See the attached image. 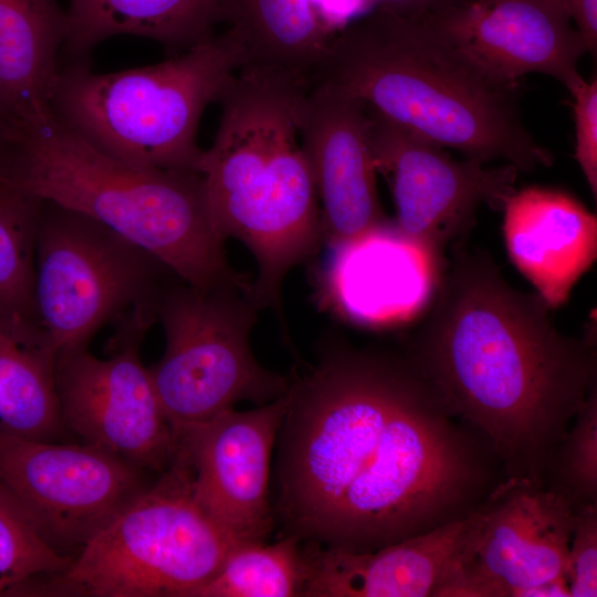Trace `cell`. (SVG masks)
Segmentation results:
<instances>
[{
	"label": "cell",
	"mask_w": 597,
	"mask_h": 597,
	"mask_svg": "<svg viewBox=\"0 0 597 597\" xmlns=\"http://www.w3.org/2000/svg\"><path fill=\"white\" fill-rule=\"evenodd\" d=\"M502 210L512 263L551 310L562 306L596 260V214L574 196L540 186L515 190Z\"/></svg>",
	"instance_id": "d6986e66"
},
{
	"label": "cell",
	"mask_w": 597,
	"mask_h": 597,
	"mask_svg": "<svg viewBox=\"0 0 597 597\" xmlns=\"http://www.w3.org/2000/svg\"><path fill=\"white\" fill-rule=\"evenodd\" d=\"M406 354L449 412L479 432L504 478L543 485L554 451L597 388L596 336L561 332L536 294L513 287L457 239Z\"/></svg>",
	"instance_id": "7a4b0ae2"
},
{
	"label": "cell",
	"mask_w": 597,
	"mask_h": 597,
	"mask_svg": "<svg viewBox=\"0 0 597 597\" xmlns=\"http://www.w3.org/2000/svg\"><path fill=\"white\" fill-rule=\"evenodd\" d=\"M66 31L56 0H0V119L11 129L51 113Z\"/></svg>",
	"instance_id": "ffe728a7"
},
{
	"label": "cell",
	"mask_w": 597,
	"mask_h": 597,
	"mask_svg": "<svg viewBox=\"0 0 597 597\" xmlns=\"http://www.w3.org/2000/svg\"><path fill=\"white\" fill-rule=\"evenodd\" d=\"M332 251L323 300L342 317L368 328L423 315L447 261L390 220Z\"/></svg>",
	"instance_id": "e0dca14e"
},
{
	"label": "cell",
	"mask_w": 597,
	"mask_h": 597,
	"mask_svg": "<svg viewBox=\"0 0 597 597\" xmlns=\"http://www.w3.org/2000/svg\"><path fill=\"white\" fill-rule=\"evenodd\" d=\"M242 66L224 30L160 63L113 73L83 61L60 67L53 115L104 153L127 164L198 172L201 116Z\"/></svg>",
	"instance_id": "8992f818"
},
{
	"label": "cell",
	"mask_w": 597,
	"mask_h": 597,
	"mask_svg": "<svg viewBox=\"0 0 597 597\" xmlns=\"http://www.w3.org/2000/svg\"><path fill=\"white\" fill-rule=\"evenodd\" d=\"M155 311L165 350L148 371L174 433L239 401L262 406L287 392L290 377L264 368L253 355L250 337L260 310L248 293L175 279Z\"/></svg>",
	"instance_id": "ba28073f"
},
{
	"label": "cell",
	"mask_w": 597,
	"mask_h": 597,
	"mask_svg": "<svg viewBox=\"0 0 597 597\" xmlns=\"http://www.w3.org/2000/svg\"><path fill=\"white\" fill-rule=\"evenodd\" d=\"M301 540L287 534L273 543L234 545L218 572L192 597L302 596L306 559Z\"/></svg>",
	"instance_id": "d4e9b609"
},
{
	"label": "cell",
	"mask_w": 597,
	"mask_h": 597,
	"mask_svg": "<svg viewBox=\"0 0 597 597\" xmlns=\"http://www.w3.org/2000/svg\"><path fill=\"white\" fill-rule=\"evenodd\" d=\"M377 8L396 15L423 21L446 8L464 0H373Z\"/></svg>",
	"instance_id": "4dcf8cb0"
},
{
	"label": "cell",
	"mask_w": 597,
	"mask_h": 597,
	"mask_svg": "<svg viewBox=\"0 0 597 597\" xmlns=\"http://www.w3.org/2000/svg\"><path fill=\"white\" fill-rule=\"evenodd\" d=\"M43 200L0 182V328L45 338L35 312V243Z\"/></svg>",
	"instance_id": "cb8c5ba5"
},
{
	"label": "cell",
	"mask_w": 597,
	"mask_h": 597,
	"mask_svg": "<svg viewBox=\"0 0 597 597\" xmlns=\"http://www.w3.org/2000/svg\"><path fill=\"white\" fill-rule=\"evenodd\" d=\"M308 88L285 75L240 69L219 101V126L198 165L216 228L249 250L258 281L270 286L324 243L297 123Z\"/></svg>",
	"instance_id": "5b68a950"
},
{
	"label": "cell",
	"mask_w": 597,
	"mask_h": 597,
	"mask_svg": "<svg viewBox=\"0 0 597 597\" xmlns=\"http://www.w3.org/2000/svg\"><path fill=\"white\" fill-rule=\"evenodd\" d=\"M574 523L557 493L504 478L481 504L478 532L440 597H569Z\"/></svg>",
	"instance_id": "7c38bea8"
},
{
	"label": "cell",
	"mask_w": 597,
	"mask_h": 597,
	"mask_svg": "<svg viewBox=\"0 0 597 597\" xmlns=\"http://www.w3.org/2000/svg\"><path fill=\"white\" fill-rule=\"evenodd\" d=\"M155 320L153 305L133 308L121 317L107 358L86 349L59 356L54 378L67 430L85 443L160 474L175 458L177 440L139 356Z\"/></svg>",
	"instance_id": "30bf717a"
},
{
	"label": "cell",
	"mask_w": 597,
	"mask_h": 597,
	"mask_svg": "<svg viewBox=\"0 0 597 597\" xmlns=\"http://www.w3.org/2000/svg\"><path fill=\"white\" fill-rule=\"evenodd\" d=\"M297 123L324 243L337 248L386 222L365 104L332 85L315 83L301 97Z\"/></svg>",
	"instance_id": "2e32d148"
},
{
	"label": "cell",
	"mask_w": 597,
	"mask_h": 597,
	"mask_svg": "<svg viewBox=\"0 0 597 597\" xmlns=\"http://www.w3.org/2000/svg\"><path fill=\"white\" fill-rule=\"evenodd\" d=\"M0 182L100 222L189 285L251 289L228 260L199 172L122 161L51 111L18 127L3 146Z\"/></svg>",
	"instance_id": "277c9868"
},
{
	"label": "cell",
	"mask_w": 597,
	"mask_h": 597,
	"mask_svg": "<svg viewBox=\"0 0 597 597\" xmlns=\"http://www.w3.org/2000/svg\"><path fill=\"white\" fill-rule=\"evenodd\" d=\"M469 516L373 552L310 543L304 548L307 597H439L480 525Z\"/></svg>",
	"instance_id": "ac0fdd59"
},
{
	"label": "cell",
	"mask_w": 597,
	"mask_h": 597,
	"mask_svg": "<svg viewBox=\"0 0 597 597\" xmlns=\"http://www.w3.org/2000/svg\"><path fill=\"white\" fill-rule=\"evenodd\" d=\"M220 22L238 44L242 66L312 85L341 28L317 0H221Z\"/></svg>",
	"instance_id": "44dd1931"
},
{
	"label": "cell",
	"mask_w": 597,
	"mask_h": 597,
	"mask_svg": "<svg viewBox=\"0 0 597 597\" xmlns=\"http://www.w3.org/2000/svg\"><path fill=\"white\" fill-rule=\"evenodd\" d=\"M287 398L277 510L301 541L373 552L469 516L504 479L406 353L329 342Z\"/></svg>",
	"instance_id": "6da1fadb"
},
{
	"label": "cell",
	"mask_w": 597,
	"mask_h": 597,
	"mask_svg": "<svg viewBox=\"0 0 597 597\" xmlns=\"http://www.w3.org/2000/svg\"><path fill=\"white\" fill-rule=\"evenodd\" d=\"M10 128L0 119V149L8 142Z\"/></svg>",
	"instance_id": "1f68e13d"
},
{
	"label": "cell",
	"mask_w": 597,
	"mask_h": 597,
	"mask_svg": "<svg viewBox=\"0 0 597 597\" xmlns=\"http://www.w3.org/2000/svg\"><path fill=\"white\" fill-rule=\"evenodd\" d=\"M569 14L580 33L587 52L596 54L597 49V0H557Z\"/></svg>",
	"instance_id": "f546056e"
},
{
	"label": "cell",
	"mask_w": 597,
	"mask_h": 597,
	"mask_svg": "<svg viewBox=\"0 0 597 597\" xmlns=\"http://www.w3.org/2000/svg\"><path fill=\"white\" fill-rule=\"evenodd\" d=\"M366 106V105H365ZM368 109L377 172L387 179L397 227L444 255L470 228L482 205L502 210L515 189V167L463 158L421 139Z\"/></svg>",
	"instance_id": "4fadbf2b"
},
{
	"label": "cell",
	"mask_w": 597,
	"mask_h": 597,
	"mask_svg": "<svg viewBox=\"0 0 597 597\" xmlns=\"http://www.w3.org/2000/svg\"><path fill=\"white\" fill-rule=\"evenodd\" d=\"M164 264L100 222L43 201L35 243L39 325L59 356L133 308L156 305L170 280ZM174 274V273H172Z\"/></svg>",
	"instance_id": "9c48e42d"
},
{
	"label": "cell",
	"mask_w": 597,
	"mask_h": 597,
	"mask_svg": "<svg viewBox=\"0 0 597 597\" xmlns=\"http://www.w3.org/2000/svg\"><path fill=\"white\" fill-rule=\"evenodd\" d=\"M567 553L569 597L597 596V504L576 511Z\"/></svg>",
	"instance_id": "83f0119b"
},
{
	"label": "cell",
	"mask_w": 597,
	"mask_h": 597,
	"mask_svg": "<svg viewBox=\"0 0 597 597\" xmlns=\"http://www.w3.org/2000/svg\"><path fill=\"white\" fill-rule=\"evenodd\" d=\"M543 485L573 511L597 504V388L554 451Z\"/></svg>",
	"instance_id": "4316f807"
},
{
	"label": "cell",
	"mask_w": 597,
	"mask_h": 597,
	"mask_svg": "<svg viewBox=\"0 0 597 597\" xmlns=\"http://www.w3.org/2000/svg\"><path fill=\"white\" fill-rule=\"evenodd\" d=\"M423 21L501 81L542 73L570 92L584 80L587 48L557 0H464Z\"/></svg>",
	"instance_id": "9a60e30c"
},
{
	"label": "cell",
	"mask_w": 597,
	"mask_h": 597,
	"mask_svg": "<svg viewBox=\"0 0 597 597\" xmlns=\"http://www.w3.org/2000/svg\"><path fill=\"white\" fill-rule=\"evenodd\" d=\"M147 473L85 442L31 440L0 427V483L63 556L74 557L143 493Z\"/></svg>",
	"instance_id": "8fae6325"
},
{
	"label": "cell",
	"mask_w": 597,
	"mask_h": 597,
	"mask_svg": "<svg viewBox=\"0 0 597 597\" xmlns=\"http://www.w3.org/2000/svg\"><path fill=\"white\" fill-rule=\"evenodd\" d=\"M56 354L48 342L0 328V427L15 436L55 441L66 431L55 388Z\"/></svg>",
	"instance_id": "603a6c76"
},
{
	"label": "cell",
	"mask_w": 597,
	"mask_h": 597,
	"mask_svg": "<svg viewBox=\"0 0 597 597\" xmlns=\"http://www.w3.org/2000/svg\"><path fill=\"white\" fill-rule=\"evenodd\" d=\"M54 551L34 523L0 483V596H8L28 580L64 570L72 562Z\"/></svg>",
	"instance_id": "484cf974"
},
{
	"label": "cell",
	"mask_w": 597,
	"mask_h": 597,
	"mask_svg": "<svg viewBox=\"0 0 597 597\" xmlns=\"http://www.w3.org/2000/svg\"><path fill=\"white\" fill-rule=\"evenodd\" d=\"M575 124V159L594 197L597 195V80H583L570 92Z\"/></svg>",
	"instance_id": "f1b7e54d"
},
{
	"label": "cell",
	"mask_w": 597,
	"mask_h": 597,
	"mask_svg": "<svg viewBox=\"0 0 597 597\" xmlns=\"http://www.w3.org/2000/svg\"><path fill=\"white\" fill-rule=\"evenodd\" d=\"M221 0H70L62 51L70 62L116 35L143 36L182 52L213 34Z\"/></svg>",
	"instance_id": "7402d4cb"
},
{
	"label": "cell",
	"mask_w": 597,
	"mask_h": 597,
	"mask_svg": "<svg viewBox=\"0 0 597 597\" xmlns=\"http://www.w3.org/2000/svg\"><path fill=\"white\" fill-rule=\"evenodd\" d=\"M235 544L197 500L176 451L159 478L98 531L61 573L14 596L192 597Z\"/></svg>",
	"instance_id": "52a82bcc"
},
{
	"label": "cell",
	"mask_w": 597,
	"mask_h": 597,
	"mask_svg": "<svg viewBox=\"0 0 597 597\" xmlns=\"http://www.w3.org/2000/svg\"><path fill=\"white\" fill-rule=\"evenodd\" d=\"M287 401L286 392L175 432L197 500L235 545L263 542L272 530L270 461Z\"/></svg>",
	"instance_id": "5bb4252c"
},
{
	"label": "cell",
	"mask_w": 597,
	"mask_h": 597,
	"mask_svg": "<svg viewBox=\"0 0 597 597\" xmlns=\"http://www.w3.org/2000/svg\"><path fill=\"white\" fill-rule=\"evenodd\" d=\"M315 83L468 159L524 172L554 161L522 121L517 84L492 76L426 21L376 8L343 25Z\"/></svg>",
	"instance_id": "3957f363"
}]
</instances>
